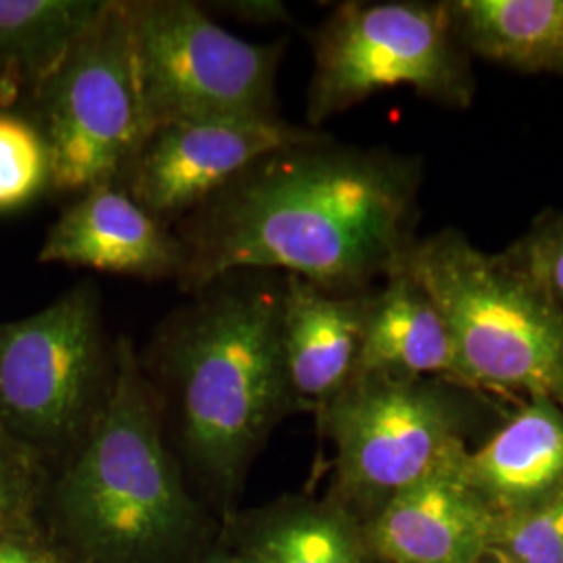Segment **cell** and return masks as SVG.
Instances as JSON below:
<instances>
[{"label":"cell","mask_w":563,"mask_h":563,"mask_svg":"<svg viewBox=\"0 0 563 563\" xmlns=\"http://www.w3.org/2000/svg\"><path fill=\"white\" fill-rule=\"evenodd\" d=\"M51 190V157L36 123L0 111V213L18 211Z\"/></svg>","instance_id":"d6986e66"},{"label":"cell","mask_w":563,"mask_h":563,"mask_svg":"<svg viewBox=\"0 0 563 563\" xmlns=\"http://www.w3.org/2000/svg\"><path fill=\"white\" fill-rule=\"evenodd\" d=\"M402 269L439 307L462 386L563 407V311L507 251L441 230L418 239Z\"/></svg>","instance_id":"277c9868"},{"label":"cell","mask_w":563,"mask_h":563,"mask_svg":"<svg viewBox=\"0 0 563 563\" xmlns=\"http://www.w3.org/2000/svg\"><path fill=\"white\" fill-rule=\"evenodd\" d=\"M493 551L509 563H563V484L497 526Z\"/></svg>","instance_id":"44dd1931"},{"label":"cell","mask_w":563,"mask_h":563,"mask_svg":"<svg viewBox=\"0 0 563 563\" xmlns=\"http://www.w3.org/2000/svg\"><path fill=\"white\" fill-rule=\"evenodd\" d=\"M213 7L242 23L280 25L290 21V13L280 0H223L213 2Z\"/></svg>","instance_id":"603a6c76"},{"label":"cell","mask_w":563,"mask_h":563,"mask_svg":"<svg viewBox=\"0 0 563 563\" xmlns=\"http://www.w3.org/2000/svg\"><path fill=\"white\" fill-rule=\"evenodd\" d=\"M422 167L320 134L246 167L181 218L178 284L195 295L239 272H282L357 295L401 272L416 246Z\"/></svg>","instance_id":"6da1fadb"},{"label":"cell","mask_w":563,"mask_h":563,"mask_svg":"<svg viewBox=\"0 0 563 563\" xmlns=\"http://www.w3.org/2000/svg\"><path fill=\"white\" fill-rule=\"evenodd\" d=\"M38 262L144 280H178L184 251L174 230L121 186H99L80 195L53 223Z\"/></svg>","instance_id":"7c38bea8"},{"label":"cell","mask_w":563,"mask_h":563,"mask_svg":"<svg viewBox=\"0 0 563 563\" xmlns=\"http://www.w3.org/2000/svg\"><path fill=\"white\" fill-rule=\"evenodd\" d=\"M476 395L443 378L353 374L318 416L334 444L328 499L369 522L401 490L470 449Z\"/></svg>","instance_id":"5b68a950"},{"label":"cell","mask_w":563,"mask_h":563,"mask_svg":"<svg viewBox=\"0 0 563 563\" xmlns=\"http://www.w3.org/2000/svg\"><path fill=\"white\" fill-rule=\"evenodd\" d=\"M355 374L443 378L460 384L455 349L439 307L409 272L372 292Z\"/></svg>","instance_id":"9a60e30c"},{"label":"cell","mask_w":563,"mask_h":563,"mask_svg":"<svg viewBox=\"0 0 563 563\" xmlns=\"http://www.w3.org/2000/svg\"><path fill=\"white\" fill-rule=\"evenodd\" d=\"M282 284L269 272L230 274L176 309L151 344L181 451L222 493L242 483L269 432L295 411L282 363Z\"/></svg>","instance_id":"7a4b0ae2"},{"label":"cell","mask_w":563,"mask_h":563,"mask_svg":"<svg viewBox=\"0 0 563 563\" xmlns=\"http://www.w3.org/2000/svg\"><path fill=\"white\" fill-rule=\"evenodd\" d=\"M282 363L295 409L320 416L355 374L372 290L328 292L299 276H282Z\"/></svg>","instance_id":"4fadbf2b"},{"label":"cell","mask_w":563,"mask_h":563,"mask_svg":"<svg viewBox=\"0 0 563 563\" xmlns=\"http://www.w3.org/2000/svg\"><path fill=\"white\" fill-rule=\"evenodd\" d=\"M465 451L401 490L363 523L378 563H478L493 549L499 518L465 481Z\"/></svg>","instance_id":"8fae6325"},{"label":"cell","mask_w":563,"mask_h":563,"mask_svg":"<svg viewBox=\"0 0 563 563\" xmlns=\"http://www.w3.org/2000/svg\"><path fill=\"white\" fill-rule=\"evenodd\" d=\"M46 465L0 426V541H34Z\"/></svg>","instance_id":"ffe728a7"},{"label":"cell","mask_w":563,"mask_h":563,"mask_svg":"<svg viewBox=\"0 0 563 563\" xmlns=\"http://www.w3.org/2000/svg\"><path fill=\"white\" fill-rule=\"evenodd\" d=\"M244 555L257 563H378L362 522L330 499L278 505L253 528Z\"/></svg>","instance_id":"ac0fdd59"},{"label":"cell","mask_w":563,"mask_h":563,"mask_svg":"<svg viewBox=\"0 0 563 563\" xmlns=\"http://www.w3.org/2000/svg\"><path fill=\"white\" fill-rule=\"evenodd\" d=\"M209 563H257L253 562L251 558H246V555H241V558H220V560H211Z\"/></svg>","instance_id":"484cf974"},{"label":"cell","mask_w":563,"mask_h":563,"mask_svg":"<svg viewBox=\"0 0 563 563\" xmlns=\"http://www.w3.org/2000/svg\"><path fill=\"white\" fill-rule=\"evenodd\" d=\"M107 0H0V111L30 109Z\"/></svg>","instance_id":"2e32d148"},{"label":"cell","mask_w":563,"mask_h":563,"mask_svg":"<svg viewBox=\"0 0 563 563\" xmlns=\"http://www.w3.org/2000/svg\"><path fill=\"white\" fill-rule=\"evenodd\" d=\"M307 128L320 130L388 88L465 109L474 97L470 53L449 2H342L311 34Z\"/></svg>","instance_id":"52a82bcc"},{"label":"cell","mask_w":563,"mask_h":563,"mask_svg":"<svg viewBox=\"0 0 563 563\" xmlns=\"http://www.w3.org/2000/svg\"><path fill=\"white\" fill-rule=\"evenodd\" d=\"M25 115L46 142L53 192L120 186L151 134L123 0H107Z\"/></svg>","instance_id":"ba28073f"},{"label":"cell","mask_w":563,"mask_h":563,"mask_svg":"<svg viewBox=\"0 0 563 563\" xmlns=\"http://www.w3.org/2000/svg\"><path fill=\"white\" fill-rule=\"evenodd\" d=\"M55 516L92 563H167L190 544L197 511L163 434L162 402L128 336L115 341L107 401L60 465Z\"/></svg>","instance_id":"3957f363"},{"label":"cell","mask_w":563,"mask_h":563,"mask_svg":"<svg viewBox=\"0 0 563 563\" xmlns=\"http://www.w3.org/2000/svg\"><path fill=\"white\" fill-rule=\"evenodd\" d=\"M0 563H51L34 541H0Z\"/></svg>","instance_id":"cb8c5ba5"},{"label":"cell","mask_w":563,"mask_h":563,"mask_svg":"<svg viewBox=\"0 0 563 563\" xmlns=\"http://www.w3.org/2000/svg\"><path fill=\"white\" fill-rule=\"evenodd\" d=\"M322 132L282 118L180 121L155 128L120 186L159 222H180L265 155Z\"/></svg>","instance_id":"30bf717a"},{"label":"cell","mask_w":563,"mask_h":563,"mask_svg":"<svg viewBox=\"0 0 563 563\" xmlns=\"http://www.w3.org/2000/svg\"><path fill=\"white\" fill-rule=\"evenodd\" d=\"M97 284L81 282L41 311L0 322V426L46 467L80 446L111 390Z\"/></svg>","instance_id":"8992f818"},{"label":"cell","mask_w":563,"mask_h":563,"mask_svg":"<svg viewBox=\"0 0 563 563\" xmlns=\"http://www.w3.org/2000/svg\"><path fill=\"white\" fill-rule=\"evenodd\" d=\"M449 7L470 55L563 76V0H455Z\"/></svg>","instance_id":"e0dca14e"},{"label":"cell","mask_w":563,"mask_h":563,"mask_svg":"<svg viewBox=\"0 0 563 563\" xmlns=\"http://www.w3.org/2000/svg\"><path fill=\"white\" fill-rule=\"evenodd\" d=\"M151 132L180 121L280 118L286 38L234 36L190 0H123Z\"/></svg>","instance_id":"9c48e42d"},{"label":"cell","mask_w":563,"mask_h":563,"mask_svg":"<svg viewBox=\"0 0 563 563\" xmlns=\"http://www.w3.org/2000/svg\"><path fill=\"white\" fill-rule=\"evenodd\" d=\"M507 253L563 311V211H547Z\"/></svg>","instance_id":"7402d4cb"},{"label":"cell","mask_w":563,"mask_h":563,"mask_svg":"<svg viewBox=\"0 0 563 563\" xmlns=\"http://www.w3.org/2000/svg\"><path fill=\"white\" fill-rule=\"evenodd\" d=\"M478 563H509L507 562V560H505L504 555H499V553H497V551H493V549H490V551H488V553H486V555H484L483 560H481V562Z\"/></svg>","instance_id":"d4e9b609"},{"label":"cell","mask_w":563,"mask_h":563,"mask_svg":"<svg viewBox=\"0 0 563 563\" xmlns=\"http://www.w3.org/2000/svg\"><path fill=\"white\" fill-rule=\"evenodd\" d=\"M465 481L501 520L563 484V407L532 397L478 449L463 453Z\"/></svg>","instance_id":"5bb4252c"}]
</instances>
